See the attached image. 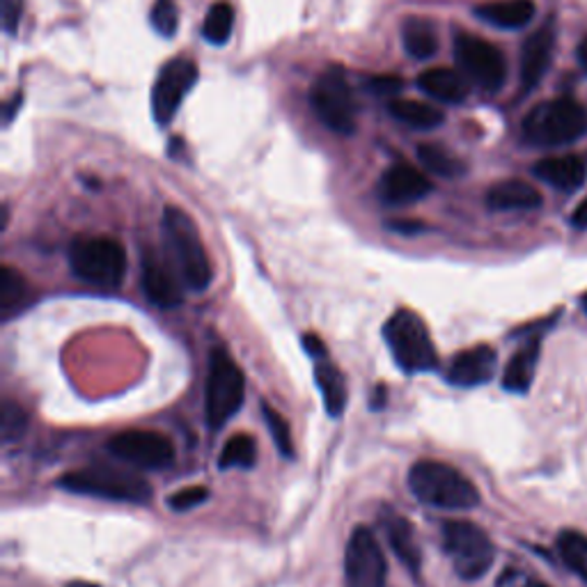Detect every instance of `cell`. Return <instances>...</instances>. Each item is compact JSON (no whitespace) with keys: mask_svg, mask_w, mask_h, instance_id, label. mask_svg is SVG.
I'll return each mask as SVG.
<instances>
[{"mask_svg":"<svg viewBox=\"0 0 587 587\" xmlns=\"http://www.w3.org/2000/svg\"><path fill=\"white\" fill-rule=\"evenodd\" d=\"M140 285L145 297L157 308H177L184 301V280L167 255L157 253L154 248H142L140 253Z\"/></svg>","mask_w":587,"mask_h":587,"instance_id":"5bb4252c","label":"cell"},{"mask_svg":"<svg viewBox=\"0 0 587 587\" xmlns=\"http://www.w3.org/2000/svg\"><path fill=\"white\" fill-rule=\"evenodd\" d=\"M444 549L452 560L457 576L464 580H479L491 570L496 558L489 535L477 523L464 519L444 523Z\"/></svg>","mask_w":587,"mask_h":587,"instance_id":"ba28073f","label":"cell"},{"mask_svg":"<svg viewBox=\"0 0 587 587\" xmlns=\"http://www.w3.org/2000/svg\"><path fill=\"white\" fill-rule=\"evenodd\" d=\"M30 299L28 280L12 266L0 268V317L8 322L14 314L24 310Z\"/></svg>","mask_w":587,"mask_h":587,"instance_id":"4316f807","label":"cell"},{"mask_svg":"<svg viewBox=\"0 0 587 587\" xmlns=\"http://www.w3.org/2000/svg\"><path fill=\"white\" fill-rule=\"evenodd\" d=\"M496 587H551L544 580L535 578L533 574L528 572H521V570H505L498 580H496Z\"/></svg>","mask_w":587,"mask_h":587,"instance_id":"8d00e7d4","label":"cell"},{"mask_svg":"<svg viewBox=\"0 0 587 587\" xmlns=\"http://www.w3.org/2000/svg\"><path fill=\"white\" fill-rule=\"evenodd\" d=\"M314 359V382H317V388L322 392V400L326 407V413L330 417H340L347 409V382L340 372V367L335 365L328 353L322 351Z\"/></svg>","mask_w":587,"mask_h":587,"instance_id":"ffe728a7","label":"cell"},{"mask_svg":"<svg viewBox=\"0 0 587 587\" xmlns=\"http://www.w3.org/2000/svg\"><path fill=\"white\" fill-rule=\"evenodd\" d=\"M207 498H209V489L202 485H193V487L179 489L177 494L167 498V508L175 512H188V510L200 508L202 502H207Z\"/></svg>","mask_w":587,"mask_h":587,"instance_id":"e575fe53","label":"cell"},{"mask_svg":"<svg viewBox=\"0 0 587 587\" xmlns=\"http://www.w3.org/2000/svg\"><path fill=\"white\" fill-rule=\"evenodd\" d=\"M555 24L549 21L539 30H535L526 45L521 49V88L523 92H530L539 86V80L547 74L553 62L555 51Z\"/></svg>","mask_w":587,"mask_h":587,"instance_id":"2e32d148","label":"cell"},{"mask_svg":"<svg viewBox=\"0 0 587 587\" xmlns=\"http://www.w3.org/2000/svg\"><path fill=\"white\" fill-rule=\"evenodd\" d=\"M402 41H404L407 53L415 60H429L438 51L436 28L432 26V21L421 18V16H411L404 21Z\"/></svg>","mask_w":587,"mask_h":587,"instance_id":"484cf974","label":"cell"},{"mask_svg":"<svg viewBox=\"0 0 587 587\" xmlns=\"http://www.w3.org/2000/svg\"><path fill=\"white\" fill-rule=\"evenodd\" d=\"M390 115L407 124L411 129H434L438 124L446 122V113L438 111L432 103L425 101H415V99H392L388 103Z\"/></svg>","mask_w":587,"mask_h":587,"instance_id":"d4e9b609","label":"cell"},{"mask_svg":"<svg viewBox=\"0 0 587 587\" xmlns=\"http://www.w3.org/2000/svg\"><path fill=\"white\" fill-rule=\"evenodd\" d=\"M580 303H583V310L587 312V294H583V299H580Z\"/></svg>","mask_w":587,"mask_h":587,"instance_id":"b9f144b4","label":"cell"},{"mask_svg":"<svg viewBox=\"0 0 587 587\" xmlns=\"http://www.w3.org/2000/svg\"><path fill=\"white\" fill-rule=\"evenodd\" d=\"M365 86H367V90L372 95H382V97L386 95V97H390V95H397V92L402 90V78L390 76V74H386V76H374V78H370L365 83Z\"/></svg>","mask_w":587,"mask_h":587,"instance_id":"74e56055","label":"cell"},{"mask_svg":"<svg viewBox=\"0 0 587 587\" xmlns=\"http://www.w3.org/2000/svg\"><path fill=\"white\" fill-rule=\"evenodd\" d=\"M535 12L537 8L533 0H491V3L475 8L477 18L502 30H519L528 26L535 18Z\"/></svg>","mask_w":587,"mask_h":587,"instance_id":"7402d4cb","label":"cell"},{"mask_svg":"<svg viewBox=\"0 0 587 587\" xmlns=\"http://www.w3.org/2000/svg\"><path fill=\"white\" fill-rule=\"evenodd\" d=\"M72 587H97V585H72Z\"/></svg>","mask_w":587,"mask_h":587,"instance_id":"7bdbcfd3","label":"cell"},{"mask_svg":"<svg viewBox=\"0 0 587 587\" xmlns=\"http://www.w3.org/2000/svg\"><path fill=\"white\" fill-rule=\"evenodd\" d=\"M150 21L152 28L161 37H173L179 28V10L175 5V0H154V5L150 10Z\"/></svg>","mask_w":587,"mask_h":587,"instance_id":"836d02e7","label":"cell"},{"mask_svg":"<svg viewBox=\"0 0 587 587\" xmlns=\"http://www.w3.org/2000/svg\"><path fill=\"white\" fill-rule=\"evenodd\" d=\"M161 225L165 255L179 271L186 289L204 291L214 280V268L193 218L182 212L179 207H165Z\"/></svg>","mask_w":587,"mask_h":587,"instance_id":"6da1fadb","label":"cell"},{"mask_svg":"<svg viewBox=\"0 0 587 587\" xmlns=\"http://www.w3.org/2000/svg\"><path fill=\"white\" fill-rule=\"evenodd\" d=\"M544 202L541 193L528 182L508 179L489 188L487 204L494 212H530Z\"/></svg>","mask_w":587,"mask_h":587,"instance_id":"44dd1931","label":"cell"},{"mask_svg":"<svg viewBox=\"0 0 587 587\" xmlns=\"http://www.w3.org/2000/svg\"><path fill=\"white\" fill-rule=\"evenodd\" d=\"M127 250L111 237H78L70 246L72 274L101 289H115L127 276Z\"/></svg>","mask_w":587,"mask_h":587,"instance_id":"8992f818","label":"cell"},{"mask_svg":"<svg viewBox=\"0 0 587 587\" xmlns=\"http://www.w3.org/2000/svg\"><path fill=\"white\" fill-rule=\"evenodd\" d=\"M417 88L436 101L461 103L469 97V78L464 76V72L436 67L417 76Z\"/></svg>","mask_w":587,"mask_h":587,"instance_id":"603a6c76","label":"cell"},{"mask_svg":"<svg viewBox=\"0 0 587 587\" xmlns=\"http://www.w3.org/2000/svg\"><path fill=\"white\" fill-rule=\"evenodd\" d=\"M198 76L200 72L193 60L173 58L171 62H165L152 90V113L157 124L165 127V124H171L175 120L182 101L198 83Z\"/></svg>","mask_w":587,"mask_h":587,"instance_id":"4fadbf2b","label":"cell"},{"mask_svg":"<svg viewBox=\"0 0 587 587\" xmlns=\"http://www.w3.org/2000/svg\"><path fill=\"white\" fill-rule=\"evenodd\" d=\"M560 560L587 585V535L578 530H562L558 535Z\"/></svg>","mask_w":587,"mask_h":587,"instance_id":"f1b7e54d","label":"cell"},{"mask_svg":"<svg viewBox=\"0 0 587 587\" xmlns=\"http://www.w3.org/2000/svg\"><path fill=\"white\" fill-rule=\"evenodd\" d=\"M539 355H541L539 338H533L530 342L523 345L510 359L505 374H502V388L514 395H526L535 382Z\"/></svg>","mask_w":587,"mask_h":587,"instance_id":"cb8c5ba5","label":"cell"},{"mask_svg":"<svg viewBox=\"0 0 587 587\" xmlns=\"http://www.w3.org/2000/svg\"><path fill=\"white\" fill-rule=\"evenodd\" d=\"M417 161L423 163L425 171L438 175V177H448L454 179L459 175H464V163H461L450 150H446L444 145H417Z\"/></svg>","mask_w":587,"mask_h":587,"instance_id":"83f0119b","label":"cell"},{"mask_svg":"<svg viewBox=\"0 0 587 587\" xmlns=\"http://www.w3.org/2000/svg\"><path fill=\"white\" fill-rule=\"evenodd\" d=\"M21 99H24V97H21V95H16L10 103H8V107H5V124H10L12 122V117L16 115V109L21 107Z\"/></svg>","mask_w":587,"mask_h":587,"instance_id":"ab89813d","label":"cell"},{"mask_svg":"<svg viewBox=\"0 0 587 587\" xmlns=\"http://www.w3.org/2000/svg\"><path fill=\"white\" fill-rule=\"evenodd\" d=\"M432 193V182L423 171L409 163H395L379 182V198L386 204L404 207L423 200Z\"/></svg>","mask_w":587,"mask_h":587,"instance_id":"9a60e30c","label":"cell"},{"mask_svg":"<svg viewBox=\"0 0 587 587\" xmlns=\"http://www.w3.org/2000/svg\"><path fill=\"white\" fill-rule=\"evenodd\" d=\"M523 140L535 147H562L587 134V109L572 97L541 101L521 124Z\"/></svg>","mask_w":587,"mask_h":587,"instance_id":"3957f363","label":"cell"},{"mask_svg":"<svg viewBox=\"0 0 587 587\" xmlns=\"http://www.w3.org/2000/svg\"><path fill=\"white\" fill-rule=\"evenodd\" d=\"M409 489L436 510H473L479 505V491L473 482L444 461H417L409 471Z\"/></svg>","mask_w":587,"mask_h":587,"instance_id":"7a4b0ae2","label":"cell"},{"mask_svg":"<svg viewBox=\"0 0 587 587\" xmlns=\"http://www.w3.org/2000/svg\"><path fill=\"white\" fill-rule=\"evenodd\" d=\"M258 461V448L255 438L250 434H237L227 440L223 446V452L218 457V469L229 471V469H253Z\"/></svg>","mask_w":587,"mask_h":587,"instance_id":"f546056e","label":"cell"},{"mask_svg":"<svg viewBox=\"0 0 587 587\" xmlns=\"http://www.w3.org/2000/svg\"><path fill=\"white\" fill-rule=\"evenodd\" d=\"M576 55H578V62H580V67L587 72V37L580 41V45H578V51H576Z\"/></svg>","mask_w":587,"mask_h":587,"instance_id":"60d3db41","label":"cell"},{"mask_svg":"<svg viewBox=\"0 0 587 587\" xmlns=\"http://www.w3.org/2000/svg\"><path fill=\"white\" fill-rule=\"evenodd\" d=\"M533 173L541 182L551 184L553 188H560V191H576L587 177V161L580 154L549 157L537 161Z\"/></svg>","mask_w":587,"mask_h":587,"instance_id":"ac0fdd59","label":"cell"},{"mask_svg":"<svg viewBox=\"0 0 587 587\" xmlns=\"http://www.w3.org/2000/svg\"><path fill=\"white\" fill-rule=\"evenodd\" d=\"M384 338L395 363L409 374L429 372L438 365L427 324L411 310L395 312L384 326Z\"/></svg>","mask_w":587,"mask_h":587,"instance_id":"52a82bcc","label":"cell"},{"mask_svg":"<svg viewBox=\"0 0 587 587\" xmlns=\"http://www.w3.org/2000/svg\"><path fill=\"white\" fill-rule=\"evenodd\" d=\"M233 28H235V8L218 0V3L209 8L204 16L202 37L209 41V45L223 47L229 39V35H233Z\"/></svg>","mask_w":587,"mask_h":587,"instance_id":"4dcf8cb0","label":"cell"},{"mask_svg":"<svg viewBox=\"0 0 587 587\" xmlns=\"http://www.w3.org/2000/svg\"><path fill=\"white\" fill-rule=\"evenodd\" d=\"M388 562L374 533L359 526L345 551V587H386Z\"/></svg>","mask_w":587,"mask_h":587,"instance_id":"7c38bea8","label":"cell"},{"mask_svg":"<svg viewBox=\"0 0 587 587\" xmlns=\"http://www.w3.org/2000/svg\"><path fill=\"white\" fill-rule=\"evenodd\" d=\"M312 109L320 122L333 134L349 136L355 132V117H359V103L353 90L340 67H328L317 83L312 86Z\"/></svg>","mask_w":587,"mask_h":587,"instance_id":"9c48e42d","label":"cell"},{"mask_svg":"<svg viewBox=\"0 0 587 587\" xmlns=\"http://www.w3.org/2000/svg\"><path fill=\"white\" fill-rule=\"evenodd\" d=\"M109 452L136 471H163L175 461L173 440L159 432L129 429L109 440Z\"/></svg>","mask_w":587,"mask_h":587,"instance_id":"8fae6325","label":"cell"},{"mask_svg":"<svg viewBox=\"0 0 587 587\" xmlns=\"http://www.w3.org/2000/svg\"><path fill=\"white\" fill-rule=\"evenodd\" d=\"M572 225L578 229H587V198L574 209L572 214Z\"/></svg>","mask_w":587,"mask_h":587,"instance_id":"f35d334b","label":"cell"},{"mask_svg":"<svg viewBox=\"0 0 587 587\" xmlns=\"http://www.w3.org/2000/svg\"><path fill=\"white\" fill-rule=\"evenodd\" d=\"M498 353L489 345H477L457 353L448 367V382L459 388H477L494 379Z\"/></svg>","mask_w":587,"mask_h":587,"instance_id":"e0dca14e","label":"cell"},{"mask_svg":"<svg viewBox=\"0 0 587 587\" xmlns=\"http://www.w3.org/2000/svg\"><path fill=\"white\" fill-rule=\"evenodd\" d=\"M58 489L92 496L103 500L134 502V505H147L152 500L150 482L142 479L134 471H124L115 466H86L58 477Z\"/></svg>","mask_w":587,"mask_h":587,"instance_id":"277c9868","label":"cell"},{"mask_svg":"<svg viewBox=\"0 0 587 587\" xmlns=\"http://www.w3.org/2000/svg\"><path fill=\"white\" fill-rule=\"evenodd\" d=\"M262 411H264L266 427L271 432V438H274V444H276L278 452L285 459H291L294 457V440H291V432H289L287 421H285V417L276 409H271L268 404H262Z\"/></svg>","mask_w":587,"mask_h":587,"instance_id":"d6a6232c","label":"cell"},{"mask_svg":"<svg viewBox=\"0 0 587 587\" xmlns=\"http://www.w3.org/2000/svg\"><path fill=\"white\" fill-rule=\"evenodd\" d=\"M382 519H384V533L388 537V544H390L392 553L397 555V560H400L411 574L421 572L423 553L415 541V533H413L411 523L404 516L395 514L392 510H386L382 514Z\"/></svg>","mask_w":587,"mask_h":587,"instance_id":"d6986e66","label":"cell"},{"mask_svg":"<svg viewBox=\"0 0 587 587\" xmlns=\"http://www.w3.org/2000/svg\"><path fill=\"white\" fill-rule=\"evenodd\" d=\"M454 58L459 72H464V76L485 92H498L505 86L508 62L491 41L471 33H457Z\"/></svg>","mask_w":587,"mask_h":587,"instance_id":"30bf717a","label":"cell"},{"mask_svg":"<svg viewBox=\"0 0 587 587\" xmlns=\"http://www.w3.org/2000/svg\"><path fill=\"white\" fill-rule=\"evenodd\" d=\"M28 429V415L14 402L3 404V413H0V436H3V444L10 446L14 440L26 434Z\"/></svg>","mask_w":587,"mask_h":587,"instance_id":"1f68e13d","label":"cell"},{"mask_svg":"<svg viewBox=\"0 0 587 587\" xmlns=\"http://www.w3.org/2000/svg\"><path fill=\"white\" fill-rule=\"evenodd\" d=\"M246 400V379L241 367L223 347L209 355L204 384V415L212 429L225 427L241 411Z\"/></svg>","mask_w":587,"mask_h":587,"instance_id":"5b68a950","label":"cell"},{"mask_svg":"<svg viewBox=\"0 0 587 587\" xmlns=\"http://www.w3.org/2000/svg\"><path fill=\"white\" fill-rule=\"evenodd\" d=\"M21 14H24V0H0V21H3V30L8 35L18 30Z\"/></svg>","mask_w":587,"mask_h":587,"instance_id":"d590c367","label":"cell"}]
</instances>
